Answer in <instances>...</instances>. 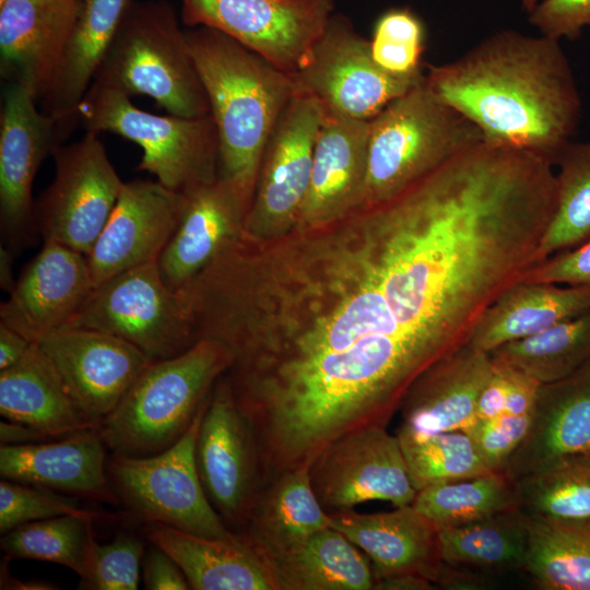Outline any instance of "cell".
Segmentation results:
<instances>
[{"instance_id": "1", "label": "cell", "mask_w": 590, "mask_h": 590, "mask_svg": "<svg viewBox=\"0 0 590 590\" xmlns=\"http://www.w3.org/2000/svg\"><path fill=\"white\" fill-rule=\"evenodd\" d=\"M425 81L469 119L484 142L556 164L579 126L582 104L559 40L496 32L461 57L428 66Z\"/></svg>"}, {"instance_id": "2", "label": "cell", "mask_w": 590, "mask_h": 590, "mask_svg": "<svg viewBox=\"0 0 590 590\" xmlns=\"http://www.w3.org/2000/svg\"><path fill=\"white\" fill-rule=\"evenodd\" d=\"M216 127L221 178L246 193L266 145L298 93L293 74L216 30H185Z\"/></svg>"}, {"instance_id": "3", "label": "cell", "mask_w": 590, "mask_h": 590, "mask_svg": "<svg viewBox=\"0 0 590 590\" xmlns=\"http://www.w3.org/2000/svg\"><path fill=\"white\" fill-rule=\"evenodd\" d=\"M233 361L224 345L200 339L177 356L151 362L99 425L110 453L146 457L173 446Z\"/></svg>"}, {"instance_id": "4", "label": "cell", "mask_w": 590, "mask_h": 590, "mask_svg": "<svg viewBox=\"0 0 590 590\" xmlns=\"http://www.w3.org/2000/svg\"><path fill=\"white\" fill-rule=\"evenodd\" d=\"M483 141L481 131L444 103L424 75L370 120L363 196L387 202Z\"/></svg>"}, {"instance_id": "5", "label": "cell", "mask_w": 590, "mask_h": 590, "mask_svg": "<svg viewBox=\"0 0 590 590\" xmlns=\"http://www.w3.org/2000/svg\"><path fill=\"white\" fill-rule=\"evenodd\" d=\"M92 83L129 97L146 95L170 115H210L185 31L165 0L132 2Z\"/></svg>"}, {"instance_id": "6", "label": "cell", "mask_w": 590, "mask_h": 590, "mask_svg": "<svg viewBox=\"0 0 590 590\" xmlns=\"http://www.w3.org/2000/svg\"><path fill=\"white\" fill-rule=\"evenodd\" d=\"M85 131L111 132L142 149L138 170L148 172L166 188L185 192L215 180L219 160L216 127L210 115H155L134 106L126 94L92 83L78 107Z\"/></svg>"}, {"instance_id": "7", "label": "cell", "mask_w": 590, "mask_h": 590, "mask_svg": "<svg viewBox=\"0 0 590 590\" xmlns=\"http://www.w3.org/2000/svg\"><path fill=\"white\" fill-rule=\"evenodd\" d=\"M208 399L173 446L146 457L110 453L107 473L119 503L144 524L158 522L201 536L226 539L235 533L210 504L194 459Z\"/></svg>"}, {"instance_id": "8", "label": "cell", "mask_w": 590, "mask_h": 590, "mask_svg": "<svg viewBox=\"0 0 590 590\" xmlns=\"http://www.w3.org/2000/svg\"><path fill=\"white\" fill-rule=\"evenodd\" d=\"M71 328L118 337L151 362L177 356L198 341L177 294L164 283L157 261L95 285L66 329Z\"/></svg>"}, {"instance_id": "9", "label": "cell", "mask_w": 590, "mask_h": 590, "mask_svg": "<svg viewBox=\"0 0 590 590\" xmlns=\"http://www.w3.org/2000/svg\"><path fill=\"white\" fill-rule=\"evenodd\" d=\"M55 176L35 200L34 221L44 241L87 256L110 217L125 181L97 133L61 144L52 154Z\"/></svg>"}, {"instance_id": "10", "label": "cell", "mask_w": 590, "mask_h": 590, "mask_svg": "<svg viewBox=\"0 0 590 590\" xmlns=\"http://www.w3.org/2000/svg\"><path fill=\"white\" fill-rule=\"evenodd\" d=\"M293 76L298 90L315 97L324 113L356 120H371L424 79H400L381 70L371 57L369 39L337 13Z\"/></svg>"}, {"instance_id": "11", "label": "cell", "mask_w": 590, "mask_h": 590, "mask_svg": "<svg viewBox=\"0 0 590 590\" xmlns=\"http://www.w3.org/2000/svg\"><path fill=\"white\" fill-rule=\"evenodd\" d=\"M205 495L226 527L239 533L263 488L252 429L233 387L220 380L202 415L194 448Z\"/></svg>"}, {"instance_id": "12", "label": "cell", "mask_w": 590, "mask_h": 590, "mask_svg": "<svg viewBox=\"0 0 590 590\" xmlns=\"http://www.w3.org/2000/svg\"><path fill=\"white\" fill-rule=\"evenodd\" d=\"M23 85L5 82L0 111L1 245L16 255L34 241L33 182L43 161L69 133Z\"/></svg>"}, {"instance_id": "13", "label": "cell", "mask_w": 590, "mask_h": 590, "mask_svg": "<svg viewBox=\"0 0 590 590\" xmlns=\"http://www.w3.org/2000/svg\"><path fill=\"white\" fill-rule=\"evenodd\" d=\"M181 21L234 38L294 74L333 14V0H180Z\"/></svg>"}, {"instance_id": "14", "label": "cell", "mask_w": 590, "mask_h": 590, "mask_svg": "<svg viewBox=\"0 0 590 590\" xmlns=\"http://www.w3.org/2000/svg\"><path fill=\"white\" fill-rule=\"evenodd\" d=\"M312 489L329 512L381 500L411 505L412 485L400 441L384 426L351 432L329 444L308 468Z\"/></svg>"}, {"instance_id": "15", "label": "cell", "mask_w": 590, "mask_h": 590, "mask_svg": "<svg viewBox=\"0 0 590 590\" xmlns=\"http://www.w3.org/2000/svg\"><path fill=\"white\" fill-rule=\"evenodd\" d=\"M70 397L93 425L115 410L151 361L131 343L96 330L71 328L39 342Z\"/></svg>"}, {"instance_id": "16", "label": "cell", "mask_w": 590, "mask_h": 590, "mask_svg": "<svg viewBox=\"0 0 590 590\" xmlns=\"http://www.w3.org/2000/svg\"><path fill=\"white\" fill-rule=\"evenodd\" d=\"M95 287L85 255L44 241L0 305V321L39 343L68 327Z\"/></svg>"}, {"instance_id": "17", "label": "cell", "mask_w": 590, "mask_h": 590, "mask_svg": "<svg viewBox=\"0 0 590 590\" xmlns=\"http://www.w3.org/2000/svg\"><path fill=\"white\" fill-rule=\"evenodd\" d=\"M184 193L161 182H125L103 232L86 256L95 285L129 269L157 261L173 236Z\"/></svg>"}, {"instance_id": "18", "label": "cell", "mask_w": 590, "mask_h": 590, "mask_svg": "<svg viewBox=\"0 0 590 590\" xmlns=\"http://www.w3.org/2000/svg\"><path fill=\"white\" fill-rule=\"evenodd\" d=\"M81 0H1L0 72L38 101L62 63Z\"/></svg>"}, {"instance_id": "19", "label": "cell", "mask_w": 590, "mask_h": 590, "mask_svg": "<svg viewBox=\"0 0 590 590\" xmlns=\"http://www.w3.org/2000/svg\"><path fill=\"white\" fill-rule=\"evenodd\" d=\"M107 445L99 426L38 442L1 445L2 479L61 494L120 504L107 473Z\"/></svg>"}, {"instance_id": "20", "label": "cell", "mask_w": 590, "mask_h": 590, "mask_svg": "<svg viewBox=\"0 0 590 590\" xmlns=\"http://www.w3.org/2000/svg\"><path fill=\"white\" fill-rule=\"evenodd\" d=\"M493 369L491 354L469 343L439 358L412 382L400 409V430L424 436L465 430Z\"/></svg>"}, {"instance_id": "21", "label": "cell", "mask_w": 590, "mask_h": 590, "mask_svg": "<svg viewBox=\"0 0 590 590\" xmlns=\"http://www.w3.org/2000/svg\"><path fill=\"white\" fill-rule=\"evenodd\" d=\"M340 531L369 559L375 581L402 574L421 575L436 585L444 560L438 528L412 505L392 511L329 514Z\"/></svg>"}, {"instance_id": "22", "label": "cell", "mask_w": 590, "mask_h": 590, "mask_svg": "<svg viewBox=\"0 0 590 590\" xmlns=\"http://www.w3.org/2000/svg\"><path fill=\"white\" fill-rule=\"evenodd\" d=\"M590 452V362L541 385L529 430L504 473L514 482L565 457Z\"/></svg>"}, {"instance_id": "23", "label": "cell", "mask_w": 590, "mask_h": 590, "mask_svg": "<svg viewBox=\"0 0 590 590\" xmlns=\"http://www.w3.org/2000/svg\"><path fill=\"white\" fill-rule=\"evenodd\" d=\"M182 193L177 227L157 259L164 283L175 293L227 244L248 196L236 184L222 178Z\"/></svg>"}, {"instance_id": "24", "label": "cell", "mask_w": 590, "mask_h": 590, "mask_svg": "<svg viewBox=\"0 0 590 590\" xmlns=\"http://www.w3.org/2000/svg\"><path fill=\"white\" fill-rule=\"evenodd\" d=\"M323 118L322 105L306 93L298 91L290 102L261 158L264 168L255 209L257 216L284 220L300 210Z\"/></svg>"}, {"instance_id": "25", "label": "cell", "mask_w": 590, "mask_h": 590, "mask_svg": "<svg viewBox=\"0 0 590 590\" xmlns=\"http://www.w3.org/2000/svg\"><path fill=\"white\" fill-rule=\"evenodd\" d=\"M144 535L181 568L194 590H278L270 565L238 533L206 538L158 522Z\"/></svg>"}, {"instance_id": "26", "label": "cell", "mask_w": 590, "mask_h": 590, "mask_svg": "<svg viewBox=\"0 0 590 590\" xmlns=\"http://www.w3.org/2000/svg\"><path fill=\"white\" fill-rule=\"evenodd\" d=\"M0 414L49 439L96 426L80 412L37 342H32L17 363L0 370Z\"/></svg>"}, {"instance_id": "27", "label": "cell", "mask_w": 590, "mask_h": 590, "mask_svg": "<svg viewBox=\"0 0 590 590\" xmlns=\"http://www.w3.org/2000/svg\"><path fill=\"white\" fill-rule=\"evenodd\" d=\"M330 523L329 512L312 489L308 468H300L266 484L238 534L269 564Z\"/></svg>"}, {"instance_id": "28", "label": "cell", "mask_w": 590, "mask_h": 590, "mask_svg": "<svg viewBox=\"0 0 590 590\" xmlns=\"http://www.w3.org/2000/svg\"><path fill=\"white\" fill-rule=\"evenodd\" d=\"M590 309V287L520 281L484 312L469 344L491 353Z\"/></svg>"}, {"instance_id": "29", "label": "cell", "mask_w": 590, "mask_h": 590, "mask_svg": "<svg viewBox=\"0 0 590 590\" xmlns=\"http://www.w3.org/2000/svg\"><path fill=\"white\" fill-rule=\"evenodd\" d=\"M133 1L81 0L59 72L43 99L44 111L60 121L68 131L79 121V104Z\"/></svg>"}, {"instance_id": "30", "label": "cell", "mask_w": 590, "mask_h": 590, "mask_svg": "<svg viewBox=\"0 0 590 590\" xmlns=\"http://www.w3.org/2000/svg\"><path fill=\"white\" fill-rule=\"evenodd\" d=\"M370 120L324 113L311 177L300 211L308 216L331 211L357 190L363 194Z\"/></svg>"}, {"instance_id": "31", "label": "cell", "mask_w": 590, "mask_h": 590, "mask_svg": "<svg viewBox=\"0 0 590 590\" xmlns=\"http://www.w3.org/2000/svg\"><path fill=\"white\" fill-rule=\"evenodd\" d=\"M269 565L278 590H370L375 585L368 557L332 527Z\"/></svg>"}, {"instance_id": "32", "label": "cell", "mask_w": 590, "mask_h": 590, "mask_svg": "<svg viewBox=\"0 0 590 590\" xmlns=\"http://www.w3.org/2000/svg\"><path fill=\"white\" fill-rule=\"evenodd\" d=\"M441 559L469 570L524 569L529 534L526 515L514 508L480 520L438 528Z\"/></svg>"}, {"instance_id": "33", "label": "cell", "mask_w": 590, "mask_h": 590, "mask_svg": "<svg viewBox=\"0 0 590 590\" xmlns=\"http://www.w3.org/2000/svg\"><path fill=\"white\" fill-rule=\"evenodd\" d=\"M524 569L542 590H590V522L526 515Z\"/></svg>"}, {"instance_id": "34", "label": "cell", "mask_w": 590, "mask_h": 590, "mask_svg": "<svg viewBox=\"0 0 590 590\" xmlns=\"http://www.w3.org/2000/svg\"><path fill=\"white\" fill-rule=\"evenodd\" d=\"M489 354L494 361L526 371L541 385L564 379L590 362V309L503 344Z\"/></svg>"}, {"instance_id": "35", "label": "cell", "mask_w": 590, "mask_h": 590, "mask_svg": "<svg viewBox=\"0 0 590 590\" xmlns=\"http://www.w3.org/2000/svg\"><path fill=\"white\" fill-rule=\"evenodd\" d=\"M411 505L437 528L519 508L516 484L502 471L428 485Z\"/></svg>"}, {"instance_id": "36", "label": "cell", "mask_w": 590, "mask_h": 590, "mask_svg": "<svg viewBox=\"0 0 590 590\" xmlns=\"http://www.w3.org/2000/svg\"><path fill=\"white\" fill-rule=\"evenodd\" d=\"M515 484L524 515L590 522V452L556 460Z\"/></svg>"}, {"instance_id": "37", "label": "cell", "mask_w": 590, "mask_h": 590, "mask_svg": "<svg viewBox=\"0 0 590 590\" xmlns=\"http://www.w3.org/2000/svg\"><path fill=\"white\" fill-rule=\"evenodd\" d=\"M555 165L556 206L540 247L541 261L590 239V141L569 143Z\"/></svg>"}, {"instance_id": "38", "label": "cell", "mask_w": 590, "mask_h": 590, "mask_svg": "<svg viewBox=\"0 0 590 590\" xmlns=\"http://www.w3.org/2000/svg\"><path fill=\"white\" fill-rule=\"evenodd\" d=\"M88 516L64 515L21 524L1 534L5 557L50 562L66 566L81 578L93 539Z\"/></svg>"}, {"instance_id": "39", "label": "cell", "mask_w": 590, "mask_h": 590, "mask_svg": "<svg viewBox=\"0 0 590 590\" xmlns=\"http://www.w3.org/2000/svg\"><path fill=\"white\" fill-rule=\"evenodd\" d=\"M397 437L416 492L432 484L492 472L463 430L414 436L398 429Z\"/></svg>"}, {"instance_id": "40", "label": "cell", "mask_w": 590, "mask_h": 590, "mask_svg": "<svg viewBox=\"0 0 590 590\" xmlns=\"http://www.w3.org/2000/svg\"><path fill=\"white\" fill-rule=\"evenodd\" d=\"M425 33L423 21L410 8H391L385 11L377 19L369 39L375 63L396 78L422 79Z\"/></svg>"}, {"instance_id": "41", "label": "cell", "mask_w": 590, "mask_h": 590, "mask_svg": "<svg viewBox=\"0 0 590 590\" xmlns=\"http://www.w3.org/2000/svg\"><path fill=\"white\" fill-rule=\"evenodd\" d=\"M143 541L131 532H118L111 542L91 540L79 589L137 590L144 556Z\"/></svg>"}, {"instance_id": "42", "label": "cell", "mask_w": 590, "mask_h": 590, "mask_svg": "<svg viewBox=\"0 0 590 590\" xmlns=\"http://www.w3.org/2000/svg\"><path fill=\"white\" fill-rule=\"evenodd\" d=\"M64 515L88 516L96 520L115 518L110 514L86 510L76 500L64 496V494L7 479L1 480V534L24 523Z\"/></svg>"}, {"instance_id": "43", "label": "cell", "mask_w": 590, "mask_h": 590, "mask_svg": "<svg viewBox=\"0 0 590 590\" xmlns=\"http://www.w3.org/2000/svg\"><path fill=\"white\" fill-rule=\"evenodd\" d=\"M540 387L541 384L526 371L493 359L491 376L476 403V418L529 414Z\"/></svg>"}, {"instance_id": "44", "label": "cell", "mask_w": 590, "mask_h": 590, "mask_svg": "<svg viewBox=\"0 0 590 590\" xmlns=\"http://www.w3.org/2000/svg\"><path fill=\"white\" fill-rule=\"evenodd\" d=\"M531 413L476 418L464 432L472 439L485 467L504 471L508 460L524 439L530 426Z\"/></svg>"}, {"instance_id": "45", "label": "cell", "mask_w": 590, "mask_h": 590, "mask_svg": "<svg viewBox=\"0 0 590 590\" xmlns=\"http://www.w3.org/2000/svg\"><path fill=\"white\" fill-rule=\"evenodd\" d=\"M529 22L542 35L559 40L577 39L590 26V0H542L529 13Z\"/></svg>"}, {"instance_id": "46", "label": "cell", "mask_w": 590, "mask_h": 590, "mask_svg": "<svg viewBox=\"0 0 590 590\" xmlns=\"http://www.w3.org/2000/svg\"><path fill=\"white\" fill-rule=\"evenodd\" d=\"M523 281L590 287V239L547 257Z\"/></svg>"}, {"instance_id": "47", "label": "cell", "mask_w": 590, "mask_h": 590, "mask_svg": "<svg viewBox=\"0 0 590 590\" xmlns=\"http://www.w3.org/2000/svg\"><path fill=\"white\" fill-rule=\"evenodd\" d=\"M143 582L148 590H186L190 585L178 564L155 544L144 553Z\"/></svg>"}, {"instance_id": "48", "label": "cell", "mask_w": 590, "mask_h": 590, "mask_svg": "<svg viewBox=\"0 0 590 590\" xmlns=\"http://www.w3.org/2000/svg\"><path fill=\"white\" fill-rule=\"evenodd\" d=\"M31 344L23 334L0 321V370L17 363Z\"/></svg>"}, {"instance_id": "49", "label": "cell", "mask_w": 590, "mask_h": 590, "mask_svg": "<svg viewBox=\"0 0 590 590\" xmlns=\"http://www.w3.org/2000/svg\"><path fill=\"white\" fill-rule=\"evenodd\" d=\"M1 445L28 444L51 440L25 425L3 420L0 422Z\"/></svg>"}, {"instance_id": "50", "label": "cell", "mask_w": 590, "mask_h": 590, "mask_svg": "<svg viewBox=\"0 0 590 590\" xmlns=\"http://www.w3.org/2000/svg\"><path fill=\"white\" fill-rule=\"evenodd\" d=\"M434 583L416 574H402L375 581V590H428Z\"/></svg>"}, {"instance_id": "51", "label": "cell", "mask_w": 590, "mask_h": 590, "mask_svg": "<svg viewBox=\"0 0 590 590\" xmlns=\"http://www.w3.org/2000/svg\"><path fill=\"white\" fill-rule=\"evenodd\" d=\"M16 253L8 247H0V287L7 293H11L16 279L13 276V264Z\"/></svg>"}, {"instance_id": "52", "label": "cell", "mask_w": 590, "mask_h": 590, "mask_svg": "<svg viewBox=\"0 0 590 590\" xmlns=\"http://www.w3.org/2000/svg\"><path fill=\"white\" fill-rule=\"evenodd\" d=\"M540 0H521L522 9L529 14Z\"/></svg>"}]
</instances>
